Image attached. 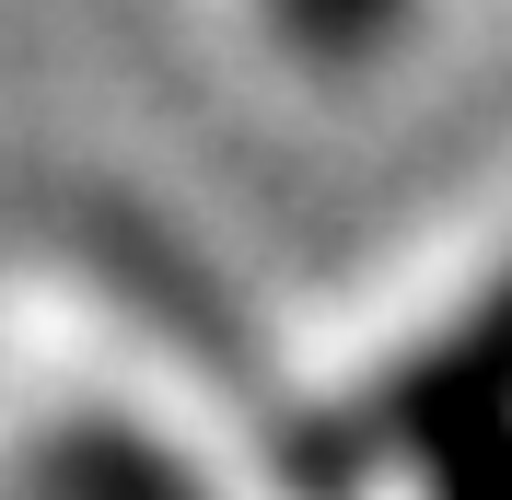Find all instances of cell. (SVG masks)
Segmentation results:
<instances>
[{
  "instance_id": "1",
  "label": "cell",
  "mask_w": 512,
  "mask_h": 500,
  "mask_svg": "<svg viewBox=\"0 0 512 500\" xmlns=\"http://www.w3.org/2000/svg\"><path fill=\"white\" fill-rule=\"evenodd\" d=\"M478 419H512V280L489 291L466 326H443V338L419 349L408 373L384 384L373 407H350V419H326L315 442H291V454H315V466L291 477V489L338 500L361 466H384V454H431L443 431H478Z\"/></svg>"
},
{
  "instance_id": "2",
  "label": "cell",
  "mask_w": 512,
  "mask_h": 500,
  "mask_svg": "<svg viewBox=\"0 0 512 500\" xmlns=\"http://www.w3.org/2000/svg\"><path fill=\"white\" fill-rule=\"evenodd\" d=\"M47 500H198L175 454H152L140 431H70L47 454Z\"/></svg>"
},
{
  "instance_id": "3",
  "label": "cell",
  "mask_w": 512,
  "mask_h": 500,
  "mask_svg": "<svg viewBox=\"0 0 512 500\" xmlns=\"http://www.w3.org/2000/svg\"><path fill=\"white\" fill-rule=\"evenodd\" d=\"M396 24H408V0H280V35L315 59H373Z\"/></svg>"
},
{
  "instance_id": "4",
  "label": "cell",
  "mask_w": 512,
  "mask_h": 500,
  "mask_svg": "<svg viewBox=\"0 0 512 500\" xmlns=\"http://www.w3.org/2000/svg\"><path fill=\"white\" fill-rule=\"evenodd\" d=\"M431 500H512V419H478V431H443L419 454Z\"/></svg>"
}]
</instances>
